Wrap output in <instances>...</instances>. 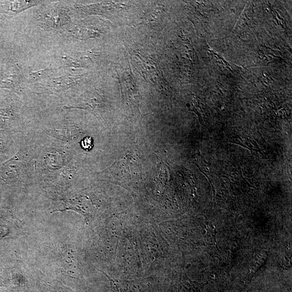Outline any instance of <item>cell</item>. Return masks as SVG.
<instances>
[{
  "label": "cell",
  "instance_id": "277c9868",
  "mask_svg": "<svg viewBox=\"0 0 292 292\" xmlns=\"http://www.w3.org/2000/svg\"><path fill=\"white\" fill-rule=\"evenodd\" d=\"M40 3V2L36 1L10 2L6 5V13L10 15L19 14L27 9L38 5Z\"/></svg>",
  "mask_w": 292,
  "mask_h": 292
},
{
  "label": "cell",
  "instance_id": "7a4b0ae2",
  "mask_svg": "<svg viewBox=\"0 0 292 292\" xmlns=\"http://www.w3.org/2000/svg\"><path fill=\"white\" fill-rule=\"evenodd\" d=\"M25 78L21 68L18 65L12 67L8 73L0 80V88H8L17 91L21 89Z\"/></svg>",
  "mask_w": 292,
  "mask_h": 292
},
{
  "label": "cell",
  "instance_id": "3957f363",
  "mask_svg": "<svg viewBox=\"0 0 292 292\" xmlns=\"http://www.w3.org/2000/svg\"><path fill=\"white\" fill-rule=\"evenodd\" d=\"M79 79L75 76H64L47 80L44 83V88L54 92H61L76 85Z\"/></svg>",
  "mask_w": 292,
  "mask_h": 292
},
{
  "label": "cell",
  "instance_id": "6da1fadb",
  "mask_svg": "<svg viewBox=\"0 0 292 292\" xmlns=\"http://www.w3.org/2000/svg\"><path fill=\"white\" fill-rule=\"evenodd\" d=\"M39 20L42 28L50 31L67 30L71 23L68 9L59 4L45 9L40 14Z\"/></svg>",
  "mask_w": 292,
  "mask_h": 292
}]
</instances>
